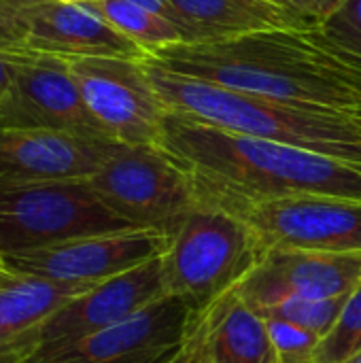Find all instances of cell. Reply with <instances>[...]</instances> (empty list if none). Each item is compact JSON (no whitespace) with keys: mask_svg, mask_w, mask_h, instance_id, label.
Masks as SVG:
<instances>
[{"mask_svg":"<svg viewBox=\"0 0 361 363\" xmlns=\"http://www.w3.org/2000/svg\"><path fill=\"white\" fill-rule=\"evenodd\" d=\"M357 351H361V285L347 296L336 325L319 340L313 363H347Z\"/></svg>","mask_w":361,"mask_h":363,"instance_id":"obj_21","label":"cell"},{"mask_svg":"<svg viewBox=\"0 0 361 363\" xmlns=\"http://www.w3.org/2000/svg\"><path fill=\"white\" fill-rule=\"evenodd\" d=\"M274 2H279V0H274ZM279 4H281V2H279Z\"/></svg>","mask_w":361,"mask_h":363,"instance_id":"obj_33","label":"cell"},{"mask_svg":"<svg viewBox=\"0 0 361 363\" xmlns=\"http://www.w3.org/2000/svg\"><path fill=\"white\" fill-rule=\"evenodd\" d=\"M219 208L243 219L264 251H361V200L336 196H291Z\"/></svg>","mask_w":361,"mask_h":363,"instance_id":"obj_8","label":"cell"},{"mask_svg":"<svg viewBox=\"0 0 361 363\" xmlns=\"http://www.w3.org/2000/svg\"><path fill=\"white\" fill-rule=\"evenodd\" d=\"M81 96L106 136L132 147H160L166 106L143 60L66 57Z\"/></svg>","mask_w":361,"mask_h":363,"instance_id":"obj_7","label":"cell"},{"mask_svg":"<svg viewBox=\"0 0 361 363\" xmlns=\"http://www.w3.org/2000/svg\"><path fill=\"white\" fill-rule=\"evenodd\" d=\"M87 181L96 196L130 225L168 236L198 204L191 177L160 147L119 145Z\"/></svg>","mask_w":361,"mask_h":363,"instance_id":"obj_6","label":"cell"},{"mask_svg":"<svg viewBox=\"0 0 361 363\" xmlns=\"http://www.w3.org/2000/svg\"><path fill=\"white\" fill-rule=\"evenodd\" d=\"M23 13L30 51L57 57H147L140 45L115 30L89 2L43 0Z\"/></svg>","mask_w":361,"mask_h":363,"instance_id":"obj_15","label":"cell"},{"mask_svg":"<svg viewBox=\"0 0 361 363\" xmlns=\"http://www.w3.org/2000/svg\"><path fill=\"white\" fill-rule=\"evenodd\" d=\"M43 0H0V6H6V9H17V11H26L34 4H38Z\"/></svg>","mask_w":361,"mask_h":363,"instance_id":"obj_29","label":"cell"},{"mask_svg":"<svg viewBox=\"0 0 361 363\" xmlns=\"http://www.w3.org/2000/svg\"><path fill=\"white\" fill-rule=\"evenodd\" d=\"M23 53V51H21ZM19 53H9V51H0V104L13 83L15 77V66H17Z\"/></svg>","mask_w":361,"mask_h":363,"instance_id":"obj_28","label":"cell"},{"mask_svg":"<svg viewBox=\"0 0 361 363\" xmlns=\"http://www.w3.org/2000/svg\"><path fill=\"white\" fill-rule=\"evenodd\" d=\"M134 228L115 215L89 181L0 185V255Z\"/></svg>","mask_w":361,"mask_h":363,"instance_id":"obj_5","label":"cell"},{"mask_svg":"<svg viewBox=\"0 0 361 363\" xmlns=\"http://www.w3.org/2000/svg\"><path fill=\"white\" fill-rule=\"evenodd\" d=\"M0 51L21 53L28 49V21L26 13L0 6Z\"/></svg>","mask_w":361,"mask_h":363,"instance_id":"obj_24","label":"cell"},{"mask_svg":"<svg viewBox=\"0 0 361 363\" xmlns=\"http://www.w3.org/2000/svg\"><path fill=\"white\" fill-rule=\"evenodd\" d=\"M115 30L140 45L147 53L160 47L191 43L189 36L172 21L153 15L128 0H96L89 2Z\"/></svg>","mask_w":361,"mask_h":363,"instance_id":"obj_19","label":"cell"},{"mask_svg":"<svg viewBox=\"0 0 361 363\" xmlns=\"http://www.w3.org/2000/svg\"><path fill=\"white\" fill-rule=\"evenodd\" d=\"M160 149L194 181L200 202L230 206L291 196L361 200V168L300 147L234 134L166 113Z\"/></svg>","mask_w":361,"mask_h":363,"instance_id":"obj_2","label":"cell"},{"mask_svg":"<svg viewBox=\"0 0 361 363\" xmlns=\"http://www.w3.org/2000/svg\"><path fill=\"white\" fill-rule=\"evenodd\" d=\"M321 26L343 47L361 53V0H345L343 9Z\"/></svg>","mask_w":361,"mask_h":363,"instance_id":"obj_23","label":"cell"},{"mask_svg":"<svg viewBox=\"0 0 361 363\" xmlns=\"http://www.w3.org/2000/svg\"><path fill=\"white\" fill-rule=\"evenodd\" d=\"M194 319L181 300L166 296L113 328L40 353L30 363H162L183 345Z\"/></svg>","mask_w":361,"mask_h":363,"instance_id":"obj_11","label":"cell"},{"mask_svg":"<svg viewBox=\"0 0 361 363\" xmlns=\"http://www.w3.org/2000/svg\"><path fill=\"white\" fill-rule=\"evenodd\" d=\"M119 145L55 130H0V185L87 181Z\"/></svg>","mask_w":361,"mask_h":363,"instance_id":"obj_14","label":"cell"},{"mask_svg":"<svg viewBox=\"0 0 361 363\" xmlns=\"http://www.w3.org/2000/svg\"><path fill=\"white\" fill-rule=\"evenodd\" d=\"M209 363H279L264 319L236 291L202 313Z\"/></svg>","mask_w":361,"mask_h":363,"instance_id":"obj_17","label":"cell"},{"mask_svg":"<svg viewBox=\"0 0 361 363\" xmlns=\"http://www.w3.org/2000/svg\"><path fill=\"white\" fill-rule=\"evenodd\" d=\"M347 363H361V351H357V353H355V355H353V357H351Z\"/></svg>","mask_w":361,"mask_h":363,"instance_id":"obj_30","label":"cell"},{"mask_svg":"<svg viewBox=\"0 0 361 363\" xmlns=\"http://www.w3.org/2000/svg\"><path fill=\"white\" fill-rule=\"evenodd\" d=\"M281 4L294 9L296 13L309 17L317 26L332 19L345 4V0H279Z\"/></svg>","mask_w":361,"mask_h":363,"instance_id":"obj_26","label":"cell"},{"mask_svg":"<svg viewBox=\"0 0 361 363\" xmlns=\"http://www.w3.org/2000/svg\"><path fill=\"white\" fill-rule=\"evenodd\" d=\"M162 363H209L206 357V340H204V319L196 315L189 334L185 336L183 345Z\"/></svg>","mask_w":361,"mask_h":363,"instance_id":"obj_25","label":"cell"},{"mask_svg":"<svg viewBox=\"0 0 361 363\" xmlns=\"http://www.w3.org/2000/svg\"><path fill=\"white\" fill-rule=\"evenodd\" d=\"M91 287L94 283L55 281L0 266V328L13 338L30 334Z\"/></svg>","mask_w":361,"mask_h":363,"instance_id":"obj_18","label":"cell"},{"mask_svg":"<svg viewBox=\"0 0 361 363\" xmlns=\"http://www.w3.org/2000/svg\"><path fill=\"white\" fill-rule=\"evenodd\" d=\"M0 130H55L109 138L87 108L68 60L36 51L19 53L13 83L0 104Z\"/></svg>","mask_w":361,"mask_h":363,"instance_id":"obj_9","label":"cell"},{"mask_svg":"<svg viewBox=\"0 0 361 363\" xmlns=\"http://www.w3.org/2000/svg\"><path fill=\"white\" fill-rule=\"evenodd\" d=\"M66 2H81V0H66Z\"/></svg>","mask_w":361,"mask_h":363,"instance_id":"obj_32","label":"cell"},{"mask_svg":"<svg viewBox=\"0 0 361 363\" xmlns=\"http://www.w3.org/2000/svg\"><path fill=\"white\" fill-rule=\"evenodd\" d=\"M170 236L149 228H128L85 236L53 247L0 255V266L68 283H102L164 255Z\"/></svg>","mask_w":361,"mask_h":363,"instance_id":"obj_10","label":"cell"},{"mask_svg":"<svg viewBox=\"0 0 361 363\" xmlns=\"http://www.w3.org/2000/svg\"><path fill=\"white\" fill-rule=\"evenodd\" d=\"M145 62L238 91L361 119V53L343 47L323 26L168 45L149 51Z\"/></svg>","mask_w":361,"mask_h":363,"instance_id":"obj_1","label":"cell"},{"mask_svg":"<svg viewBox=\"0 0 361 363\" xmlns=\"http://www.w3.org/2000/svg\"><path fill=\"white\" fill-rule=\"evenodd\" d=\"M81 2H96V0H81Z\"/></svg>","mask_w":361,"mask_h":363,"instance_id":"obj_31","label":"cell"},{"mask_svg":"<svg viewBox=\"0 0 361 363\" xmlns=\"http://www.w3.org/2000/svg\"><path fill=\"white\" fill-rule=\"evenodd\" d=\"M264 249L234 213L200 202L170 234L162 259L166 296L194 315L234 291L257 266Z\"/></svg>","mask_w":361,"mask_h":363,"instance_id":"obj_4","label":"cell"},{"mask_svg":"<svg viewBox=\"0 0 361 363\" xmlns=\"http://www.w3.org/2000/svg\"><path fill=\"white\" fill-rule=\"evenodd\" d=\"M357 285H361V251L268 249L234 291L247 306L262 313L289 298L349 296Z\"/></svg>","mask_w":361,"mask_h":363,"instance_id":"obj_12","label":"cell"},{"mask_svg":"<svg viewBox=\"0 0 361 363\" xmlns=\"http://www.w3.org/2000/svg\"><path fill=\"white\" fill-rule=\"evenodd\" d=\"M128 2H132V4H136V6H140V9H145V11L153 13V15H160V17H164V19L172 21V23H177V26H179L187 36H189V40L194 43V38H191V34H189V28H187L185 17L179 13V9H177L170 0H128Z\"/></svg>","mask_w":361,"mask_h":363,"instance_id":"obj_27","label":"cell"},{"mask_svg":"<svg viewBox=\"0 0 361 363\" xmlns=\"http://www.w3.org/2000/svg\"><path fill=\"white\" fill-rule=\"evenodd\" d=\"M145 62V60H143ZM166 111L215 128L321 153L361 168V119L238 91L145 62Z\"/></svg>","mask_w":361,"mask_h":363,"instance_id":"obj_3","label":"cell"},{"mask_svg":"<svg viewBox=\"0 0 361 363\" xmlns=\"http://www.w3.org/2000/svg\"><path fill=\"white\" fill-rule=\"evenodd\" d=\"M185 17L194 43L238 38L262 32L304 30L309 17L274 0H170Z\"/></svg>","mask_w":361,"mask_h":363,"instance_id":"obj_16","label":"cell"},{"mask_svg":"<svg viewBox=\"0 0 361 363\" xmlns=\"http://www.w3.org/2000/svg\"><path fill=\"white\" fill-rule=\"evenodd\" d=\"M279 363H313L319 336L283 319H264Z\"/></svg>","mask_w":361,"mask_h":363,"instance_id":"obj_22","label":"cell"},{"mask_svg":"<svg viewBox=\"0 0 361 363\" xmlns=\"http://www.w3.org/2000/svg\"><path fill=\"white\" fill-rule=\"evenodd\" d=\"M345 302H347V296L321 298V300L289 298V300H283L257 315L262 319H283V321L296 323V325L317 334L319 338H323L336 325Z\"/></svg>","mask_w":361,"mask_h":363,"instance_id":"obj_20","label":"cell"},{"mask_svg":"<svg viewBox=\"0 0 361 363\" xmlns=\"http://www.w3.org/2000/svg\"><path fill=\"white\" fill-rule=\"evenodd\" d=\"M162 298H166V287L162 259L157 257L130 272L94 285L87 294L62 306L34 332L36 355L113 328Z\"/></svg>","mask_w":361,"mask_h":363,"instance_id":"obj_13","label":"cell"}]
</instances>
